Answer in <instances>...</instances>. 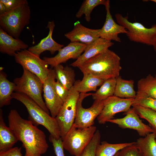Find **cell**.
<instances>
[{
    "label": "cell",
    "instance_id": "1",
    "mask_svg": "<svg viewBox=\"0 0 156 156\" xmlns=\"http://www.w3.org/2000/svg\"><path fill=\"white\" fill-rule=\"evenodd\" d=\"M8 118L9 127L22 143L25 156H41L46 152V135L32 121L23 118L15 109L10 110Z\"/></svg>",
    "mask_w": 156,
    "mask_h": 156
},
{
    "label": "cell",
    "instance_id": "2",
    "mask_svg": "<svg viewBox=\"0 0 156 156\" xmlns=\"http://www.w3.org/2000/svg\"><path fill=\"white\" fill-rule=\"evenodd\" d=\"M78 68L83 73H90L105 80L116 78L122 69L120 57L109 49L90 59Z\"/></svg>",
    "mask_w": 156,
    "mask_h": 156
},
{
    "label": "cell",
    "instance_id": "3",
    "mask_svg": "<svg viewBox=\"0 0 156 156\" xmlns=\"http://www.w3.org/2000/svg\"><path fill=\"white\" fill-rule=\"evenodd\" d=\"M12 99L21 102L26 107L29 114V119L35 125L43 126L54 138H61L60 128L55 118L50 116L27 96L21 93L13 92Z\"/></svg>",
    "mask_w": 156,
    "mask_h": 156
},
{
    "label": "cell",
    "instance_id": "4",
    "mask_svg": "<svg viewBox=\"0 0 156 156\" xmlns=\"http://www.w3.org/2000/svg\"><path fill=\"white\" fill-rule=\"evenodd\" d=\"M30 10L28 4L0 15V28L8 34L19 38L25 27L29 23Z\"/></svg>",
    "mask_w": 156,
    "mask_h": 156
},
{
    "label": "cell",
    "instance_id": "5",
    "mask_svg": "<svg viewBox=\"0 0 156 156\" xmlns=\"http://www.w3.org/2000/svg\"><path fill=\"white\" fill-rule=\"evenodd\" d=\"M23 69L22 76L14 80L16 86L15 91L27 96L49 114V111L42 95L43 92V83L36 75L25 68Z\"/></svg>",
    "mask_w": 156,
    "mask_h": 156
},
{
    "label": "cell",
    "instance_id": "6",
    "mask_svg": "<svg viewBox=\"0 0 156 156\" xmlns=\"http://www.w3.org/2000/svg\"><path fill=\"white\" fill-rule=\"evenodd\" d=\"M97 130L96 127L94 125L79 128L73 124L62 140L64 149L72 155L79 156L90 142Z\"/></svg>",
    "mask_w": 156,
    "mask_h": 156
},
{
    "label": "cell",
    "instance_id": "7",
    "mask_svg": "<svg viewBox=\"0 0 156 156\" xmlns=\"http://www.w3.org/2000/svg\"><path fill=\"white\" fill-rule=\"evenodd\" d=\"M115 17L118 23L126 29V34L130 40L148 45H154L156 42V24L147 28L140 23L129 21L127 16H124L117 13Z\"/></svg>",
    "mask_w": 156,
    "mask_h": 156
},
{
    "label": "cell",
    "instance_id": "8",
    "mask_svg": "<svg viewBox=\"0 0 156 156\" xmlns=\"http://www.w3.org/2000/svg\"><path fill=\"white\" fill-rule=\"evenodd\" d=\"M79 93L73 87L64 101L57 115L55 118L58 123L63 140L74 123L77 106Z\"/></svg>",
    "mask_w": 156,
    "mask_h": 156
},
{
    "label": "cell",
    "instance_id": "9",
    "mask_svg": "<svg viewBox=\"0 0 156 156\" xmlns=\"http://www.w3.org/2000/svg\"><path fill=\"white\" fill-rule=\"evenodd\" d=\"M92 93L80 94L77 102L76 114L74 125L79 128H85L93 126L94 120L100 115L103 107V101L94 100L92 105L87 108H83V99Z\"/></svg>",
    "mask_w": 156,
    "mask_h": 156
},
{
    "label": "cell",
    "instance_id": "10",
    "mask_svg": "<svg viewBox=\"0 0 156 156\" xmlns=\"http://www.w3.org/2000/svg\"><path fill=\"white\" fill-rule=\"evenodd\" d=\"M14 57L17 63L36 75L44 83L50 69L49 65L44 60L26 49L17 52Z\"/></svg>",
    "mask_w": 156,
    "mask_h": 156
},
{
    "label": "cell",
    "instance_id": "11",
    "mask_svg": "<svg viewBox=\"0 0 156 156\" xmlns=\"http://www.w3.org/2000/svg\"><path fill=\"white\" fill-rule=\"evenodd\" d=\"M134 99L121 98L114 95L103 101V107L97 117L98 123L104 124L118 113L126 112L133 104Z\"/></svg>",
    "mask_w": 156,
    "mask_h": 156
},
{
    "label": "cell",
    "instance_id": "12",
    "mask_svg": "<svg viewBox=\"0 0 156 156\" xmlns=\"http://www.w3.org/2000/svg\"><path fill=\"white\" fill-rule=\"evenodd\" d=\"M56 76L54 69L50 68L48 76L43 83V97L51 116L55 118L63 103L57 95L54 88Z\"/></svg>",
    "mask_w": 156,
    "mask_h": 156
},
{
    "label": "cell",
    "instance_id": "13",
    "mask_svg": "<svg viewBox=\"0 0 156 156\" xmlns=\"http://www.w3.org/2000/svg\"><path fill=\"white\" fill-rule=\"evenodd\" d=\"M123 118L112 119L108 122L116 124L122 129L135 130L140 135L143 137L153 133V131L150 126L144 123L140 119L133 108L126 112Z\"/></svg>",
    "mask_w": 156,
    "mask_h": 156
},
{
    "label": "cell",
    "instance_id": "14",
    "mask_svg": "<svg viewBox=\"0 0 156 156\" xmlns=\"http://www.w3.org/2000/svg\"><path fill=\"white\" fill-rule=\"evenodd\" d=\"M87 45L78 42H70L61 48L58 53L52 57H44L43 59L51 68H54L70 59H77L84 51Z\"/></svg>",
    "mask_w": 156,
    "mask_h": 156
},
{
    "label": "cell",
    "instance_id": "15",
    "mask_svg": "<svg viewBox=\"0 0 156 156\" xmlns=\"http://www.w3.org/2000/svg\"><path fill=\"white\" fill-rule=\"evenodd\" d=\"M105 7L106 12V19L103 26L99 29V37L111 41L114 40L120 42L121 40L118 35L121 34H126L127 30L123 26L117 23L113 19L110 11L109 0H107Z\"/></svg>",
    "mask_w": 156,
    "mask_h": 156
},
{
    "label": "cell",
    "instance_id": "16",
    "mask_svg": "<svg viewBox=\"0 0 156 156\" xmlns=\"http://www.w3.org/2000/svg\"><path fill=\"white\" fill-rule=\"evenodd\" d=\"M99 29H93L87 28L80 22H76L73 29L64 34V36L71 42H78L89 45L99 38Z\"/></svg>",
    "mask_w": 156,
    "mask_h": 156
},
{
    "label": "cell",
    "instance_id": "17",
    "mask_svg": "<svg viewBox=\"0 0 156 156\" xmlns=\"http://www.w3.org/2000/svg\"><path fill=\"white\" fill-rule=\"evenodd\" d=\"M113 44L111 41L99 38L87 45L84 53L70 65L78 67L90 59L106 51Z\"/></svg>",
    "mask_w": 156,
    "mask_h": 156
},
{
    "label": "cell",
    "instance_id": "18",
    "mask_svg": "<svg viewBox=\"0 0 156 156\" xmlns=\"http://www.w3.org/2000/svg\"><path fill=\"white\" fill-rule=\"evenodd\" d=\"M55 27L53 21H49L47 27L49 30L48 35L41 40L37 44L29 47L28 50L40 57V54L45 51H49L51 55H53L56 51L63 48V45L57 43L53 39L52 34Z\"/></svg>",
    "mask_w": 156,
    "mask_h": 156
},
{
    "label": "cell",
    "instance_id": "19",
    "mask_svg": "<svg viewBox=\"0 0 156 156\" xmlns=\"http://www.w3.org/2000/svg\"><path fill=\"white\" fill-rule=\"evenodd\" d=\"M28 47L19 38H15L0 28V51L3 53L14 56L16 53Z\"/></svg>",
    "mask_w": 156,
    "mask_h": 156
},
{
    "label": "cell",
    "instance_id": "20",
    "mask_svg": "<svg viewBox=\"0 0 156 156\" xmlns=\"http://www.w3.org/2000/svg\"><path fill=\"white\" fill-rule=\"evenodd\" d=\"M81 80L76 81L73 86L79 93H86L90 91H96L97 88L101 86L105 80L88 73H84Z\"/></svg>",
    "mask_w": 156,
    "mask_h": 156
},
{
    "label": "cell",
    "instance_id": "21",
    "mask_svg": "<svg viewBox=\"0 0 156 156\" xmlns=\"http://www.w3.org/2000/svg\"><path fill=\"white\" fill-rule=\"evenodd\" d=\"M17 138L10 127L6 125L2 110H0V151H7L12 148L18 141Z\"/></svg>",
    "mask_w": 156,
    "mask_h": 156
},
{
    "label": "cell",
    "instance_id": "22",
    "mask_svg": "<svg viewBox=\"0 0 156 156\" xmlns=\"http://www.w3.org/2000/svg\"><path fill=\"white\" fill-rule=\"evenodd\" d=\"M16 85L14 82L10 81L7 75L0 70V107L10 105L12 99V95L15 91Z\"/></svg>",
    "mask_w": 156,
    "mask_h": 156
},
{
    "label": "cell",
    "instance_id": "23",
    "mask_svg": "<svg viewBox=\"0 0 156 156\" xmlns=\"http://www.w3.org/2000/svg\"><path fill=\"white\" fill-rule=\"evenodd\" d=\"M137 96H146L156 99V79L151 74L138 82Z\"/></svg>",
    "mask_w": 156,
    "mask_h": 156
},
{
    "label": "cell",
    "instance_id": "24",
    "mask_svg": "<svg viewBox=\"0 0 156 156\" xmlns=\"http://www.w3.org/2000/svg\"><path fill=\"white\" fill-rule=\"evenodd\" d=\"M136 95L133 80L125 79L120 76L116 78L114 95L121 98L135 99Z\"/></svg>",
    "mask_w": 156,
    "mask_h": 156
},
{
    "label": "cell",
    "instance_id": "25",
    "mask_svg": "<svg viewBox=\"0 0 156 156\" xmlns=\"http://www.w3.org/2000/svg\"><path fill=\"white\" fill-rule=\"evenodd\" d=\"M54 68L56 79L66 88L70 90L76 81L74 70L69 66H67L64 67L61 64Z\"/></svg>",
    "mask_w": 156,
    "mask_h": 156
},
{
    "label": "cell",
    "instance_id": "26",
    "mask_svg": "<svg viewBox=\"0 0 156 156\" xmlns=\"http://www.w3.org/2000/svg\"><path fill=\"white\" fill-rule=\"evenodd\" d=\"M156 134L149 133L138 138L135 143L143 156H156Z\"/></svg>",
    "mask_w": 156,
    "mask_h": 156
},
{
    "label": "cell",
    "instance_id": "27",
    "mask_svg": "<svg viewBox=\"0 0 156 156\" xmlns=\"http://www.w3.org/2000/svg\"><path fill=\"white\" fill-rule=\"evenodd\" d=\"M135 142L117 144L109 143L103 141L97 146L96 156H114L122 149L134 143Z\"/></svg>",
    "mask_w": 156,
    "mask_h": 156
},
{
    "label": "cell",
    "instance_id": "28",
    "mask_svg": "<svg viewBox=\"0 0 156 156\" xmlns=\"http://www.w3.org/2000/svg\"><path fill=\"white\" fill-rule=\"evenodd\" d=\"M116 83V78L107 79L99 89L92 93V99L94 100L103 101L114 95Z\"/></svg>",
    "mask_w": 156,
    "mask_h": 156
},
{
    "label": "cell",
    "instance_id": "29",
    "mask_svg": "<svg viewBox=\"0 0 156 156\" xmlns=\"http://www.w3.org/2000/svg\"><path fill=\"white\" fill-rule=\"evenodd\" d=\"M107 0H84L78 12L75 15L76 17L80 18L84 14L86 21L89 22L91 19L90 14L93 9L96 6L101 5H106Z\"/></svg>",
    "mask_w": 156,
    "mask_h": 156
},
{
    "label": "cell",
    "instance_id": "30",
    "mask_svg": "<svg viewBox=\"0 0 156 156\" xmlns=\"http://www.w3.org/2000/svg\"><path fill=\"white\" fill-rule=\"evenodd\" d=\"M136 113L141 118L147 120L149 126L156 134V112L148 108L133 104L132 106Z\"/></svg>",
    "mask_w": 156,
    "mask_h": 156
},
{
    "label": "cell",
    "instance_id": "31",
    "mask_svg": "<svg viewBox=\"0 0 156 156\" xmlns=\"http://www.w3.org/2000/svg\"><path fill=\"white\" fill-rule=\"evenodd\" d=\"M101 138L100 132L97 129L90 142L79 156H96V149L100 143Z\"/></svg>",
    "mask_w": 156,
    "mask_h": 156
},
{
    "label": "cell",
    "instance_id": "32",
    "mask_svg": "<svg viewBox=\"0 0 156 156\" xmlns=\"http://www.w3.org/2000/svg\"><path fill=\"white\" fill-rule=\"evenodd\" d=\"M133 104L151 109L156 112V99L146 96H137Z\"/></svg>",
    "mask_w": 156,
    "mask_h": 156
},
{
    "label": "cell",
    "instance_id": "33",
    "mask_svg": "<svg viewBox=\"0 0 156 156\" xmlns=\"http://www.w3.org/2000/svg\"><path fill=\"white\" fill-rule=\"evenodd\" d=\"M118 156H143L135 144V142L119 151Z\"/></svg>",
    "mask_w": 156,
    "mask_h": 156
},
{
    "label": "cell",
    "instance_id": "34",
    "mask_svg": "<svg viewBox=\"0 0 156 156\" xmlns=\"http://www.w3.org/2000/svg\"><path fill=\"white\" fill-rule=\"evenodd\" d=\"M49 140L52 144L54 152L56 156H65L62 140L61 138L57 139L50 135L49 137Z\"/></svg>",
    "mask_w": 156,
    "mask_h": 156
},
{
    "label": "cell",
    "instance_id": "35",
    "mask_svg": "<svg viewBox=\"0 0 156 156\" xmlns=\"http://www.w3.org/2000/svg\"><path fill=\"white\" fill-rule=\"evenodd\" d=\"M54 86L57 95L64 102L69 95L70 90L66 88L58 80L55 81Z\"/></svg>",
    "mask_w": 156,
    "mask_h": 156
},
{
    "label": "cell",
    "instance_id": "36",
    "mask_svg": "<svg viewBox=\"0 0 156 156\" xmlns=\"http://www.w3.org/2000/svg\"><path fill=\"white\" fill-rule=\"evenodd\" d=\"M0 1L5 5L8 11L28 4L27 1L26 0H0Z\"/></svg>",
    "mask_w": 156,
    "mask_h": 156
},
{
    "label": "cell",
    "instance_id": "37",
    "mask_svg": "<svg viewBox=\"0 0 156 156\" xmlns=\"http://www.w3.org/2000/svg\"><path fill=\"white\" fill-rule=\"evenodd\" d=\"M21 148L16 146L7 151H0V156H23Z\"/></svg>",
    "mask_w": 156,
    "mask_h": 156
},
{
    "label": "cell",
    "instance_id": "38",
    "mask_svg": "<svg viewBox=\"0 0 156 156\" xmlns=\"http://www.w3.org/2000/svg\"><path fill=\"white\" fill-rule=\"evenodd\" d=\"M8 11L4 4L0 1V15L3 14Z\"/></svg>",
    "mask_w": 156,
    "mask_h": 156
},
{
    "label": "cell",
    "instance_id": "39",
    "mask_svg": "<svg viewBox=\"0 0 156 156\" xmlns=\"http://www.w3.org/2000/svg\"><path fill=\"white\" fill-rule=\"evenodd\" d=\"M153 46V47L154 50L155 51H156V42H155V43Z\"/></svg>",
    "mask_w": 156,
    "mask_h": 156
},
{
    "label": "cell",
    "instance_id": "40",
    "mask_svg": "<svg viewBox=\"0 0 156 156\" xmlns=\"http://www.w3.org/2000/svg\"><path fill=\"white\" fill-rule=\"evenodd\" d=\"M119 151L114 156H118Z\"/></svg>",
    "mask_w": 156,
    "mask_h": 156
},
{
    "label": "cell",
    "instance_id": "41",
    "mask_svg": "<svg viewBox=\"0 0 156 156\" xmlns=\"http://www.w3.org/2000/svg\"><path fill=\"white\" fill-rule=\"evenodd\" d=\"M150 1L156 3V0H151Z\"/></svg>",
    "mask_w": 156,
    "mask_h": 156
},
{
    "label": "cell",
    "instance_id": "42",
    "mask_svg": "<svg viewBox=\"0 0 156 156\" xmlns=\"http://www.w3.org/2000/svg\"><path fill=\"white\" fill-rule=\"evenodd\" d=\"M155 79H156V75H155Z\"/></svg>",
    "mask_w": 156,
    "mask_h": 156
},
{
    "label": "cell",
    "instance_id": "43",
    "mask_svg": "<svg viewBox=\"0 0 156 156\" xmlns=\"http://www.w3.org/2000/svg\"><path fill=\"white\" fill-rule=\"evenodd\" d=\"M24 156H25V155Z\"/></svg>",
    "mask_w": 156,
    "mask_h": 156
},
{
    "label": "cell",
    "instance_id": "44",
    "mask_svg": "<svg viewBox=\"0 0 156 156\" xmlns=\"http://www.w3.org/2000/svg\"></svg>",
    "mask_w": 156,
    "mask_h": 156
}]
</instances>
